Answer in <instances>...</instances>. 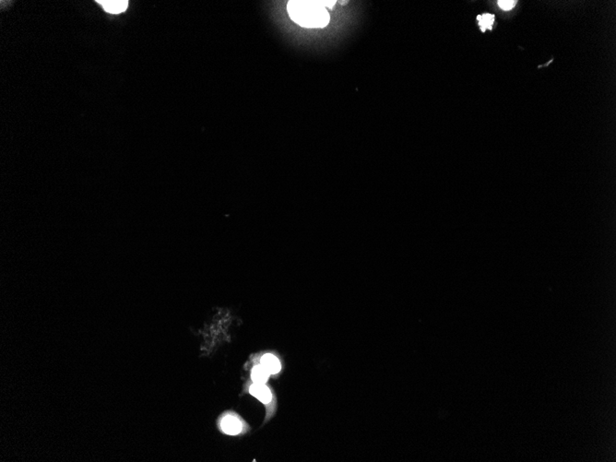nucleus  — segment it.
I'll use <instances>...</instances> for the list:
<instances>
[{
    "label": "nucleus",
    "mask_w": 616,
    "mask_h": 462,
    "mask_svg": "<svg viewBox=\"0 0 616 462\" xmlns=\"http://www.w3.org/2000/svg\"><path fill=\"white\" fill-rule=\"evenodd\" d=\"M103 9L111 14L122 13L129 7L128 0H97Z\"/></svg>",
    "instance_id": "f03ea898"
},
{
    "label": "nucleus",
    "mask_w": 616,
    "mask_h": 462,
    "mask_svg": "<svg viewBox=\"0 0 616 462\" xmlns=\"http://www.w3.org/2000/svg\"><path fill=\"white\" fill-rule=\"evenodd\" d=\"M250 394L254 397H256L258 401L263 402V403H269L271 402L272 399V394L270 388L265 386V384H253L250 387Z\"/></svg>",
    "instance_id": "20e7f679"
},
{
    "label": "nucleus",
    "mask_w": 616,
    "mask_h": 462,
    "mask_svg": "<svg viewBox=\"0 0 616 462\" xmlns=\"http://www.w3.org/2000/svg\"><path fill=\"white\" fill-rule=\"evenodd\" d=\"M270 373L262 365L254 367L252 370V379L255 384H265L270 376Z\"/></svg>",
    "instance_id": "423d86ee"
},
{
    "label": "nucleus",
    "mask_w": 616,
    "mask_h": 462,
    "mask_svg": "<svg viewBox=\"0 0 616 462\" xmlns=\"http://www.w3.org/2000/svg\"><path fill=\"white\" fill-rule=\"evenodd\" d=\"M497 3H498V6L501 7L503 10L508 11V10L512 9L516 6L517 1H515V0H500Z\"/></svg>",
    "instance_id": "6e6552de"
},
{
    "label": "nucleus",
    "mask_w": 616,
    "mask_h": 462,
    "mask_svg": "<svg viewBox=\"0 0 616 462\" xmlns=\"http://www.w3.org/2000/svg\"><path fill=\"white\" fill-rule=\"evenodd\" d=\"M477 21L481 28V32H485L486 30H491L493 28L494 21V15L493 14H483L477 16Z\"/></svg>",
    "instance_id": "0eeeda50"
},
{
    "label": "nucleus",
    "mask_w": 616,
    "mask_h": 462,
    "mask_svg": "<svg viewBox=\"0 0 616 462\" xmlns=\"http://www.w3.org/2000/svg\"><path fill=\"white\" fill-rule=\"evenodd\" d=\"M261 365L271 374H275L281 371V363L276 356L272 354H265L261 359Z\"/></svg>",
    "instance_id": "39448f33"
},
{
    "label": "nucleus",
    "mask_w": 616,
    "mask_h": 462,
    "mask_svg": "<svg viewBox=\"0 0 616 462\" xmlns=\"http://www.w3.org/2000/svg\"><path fill=\"white\" fill-rule=\"evenodd\" d=\"M221 427L224 433L228 435H236L242 431V423L234 416H226L221 422Z\"/></svg>",
    "instance_id": "7ed1b4c3"
},
{
    "label": "nucleus",
    "mask_w": 616,
    "mask_h": 462,
    "mask_svg": "<svg viewBox=\"0 0 616 462\" xmlns=\"http://www.w3.org/2000/svg\"><path fill=\"white\" fill-rule=\"evenodd\" d=\"M336 1L292 0L287 4V11L298 25L308 29L325 28L331 21L327 7L332 8Z\"/></svg>",
    "instance_id": "f257e3e1"
}]
</instances>
